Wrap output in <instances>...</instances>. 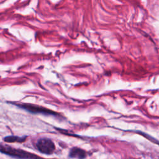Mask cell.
<instances>
[{
  "label": "cell",
  "instance_id": "obj_1",
  "mask_svg": "<svg viewBox=\"0 0 159 159\" xmlns=\"http://www.w3.org/2000/svg\"><path fill=\"white\" fill-rule=\"evenodd\" d=\"M11 103H13L16 106L21 109H23L26 111L32 114H42L45 116H52L54 117L61 116V115L59 114L58 113L40 106H37L35 104L34 105L32 104H27V103H17V102H11Z\"/></svg>",
  "mask_w": 159,
  "mask_h": 159
},
{
  "label": "cell",
  "instance_id": "obj_2",
  "mask_svg": "<svg viewBox=\"0 0 159 159\" xmlns=\"http://www.w3.org/2000/svg\"><path fill=\"white\" fill-rule=\"evenodd\" d=\"M1 152L2 153L20 159H43L39 156L21 149L13 148L8 145H1Z\"/></svg>",
  "mask_w": 159,
  "mask_h": 159
},
{
  "label": "cell",
  "instance_id": "obj_3",
  "mask_svg": "<svg viewBox=\"0 0 159 159\" xmlns=\"http://www.w3.org/2000/svg\"><path fill=\"white\" fill-rule=\"evenodd\" d=\"M37 150L42 153L50 155L53 153L55 146L52 140L48 138H42L36 143Z\"/></svg>",
  "mask_w": 159,
  "mask_h": 159
},
{
  "label": "cell",
  "instance_id": "obj_4",
  "mask_svg": "<svg viewBox=\"0 0 159 159\" xmlns=\"http://www.w3.org/2000/svg\"><path fill=\"white\" fill-rule=\"evenodd\" d=\"M69 157L70 158H75L78 159H84L86 157V152L81 148L73 147L70 151Z\"/></svg>",
  "mask_w": 159,
  "mask_h": 159
},
{
  "label": "cell",
  "instance_id": "obj_5",
  "mask_svg": "<svg viewBox=\"0 0 159 159\" xmlns=\"http://www.w3.org/2000/svg\"><path fill=\"white\" fill-rule=\"evenodd\" d=\"M27 136H24V137H18V136H14V135H10V136H7L5 137L3 140L6 142H19V143H22L26 140Z\"/></svg>",
  "mask_w": 159,
  "mask_h": 159
}]
</instances>
